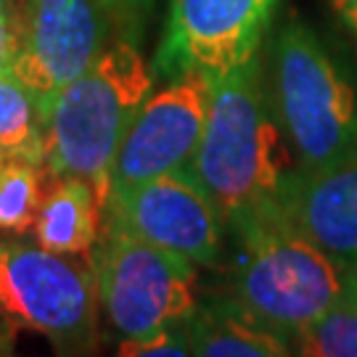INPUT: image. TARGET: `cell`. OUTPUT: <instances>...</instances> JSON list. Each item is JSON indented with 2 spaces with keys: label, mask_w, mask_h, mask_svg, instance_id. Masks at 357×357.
<instances>
[{
  "label": "cell",
  "mask_w": 357,
  "mask_h": 357,
  "mask_svg": "<svg viewBox=\"0 0 357 357\" xmlns=\"http://www.w3.org/2000/svg\"><path fill=\"white\" fill-rule=\"evenodd\" d=\"M236 230L233 302L289 344L344 294V268L270 202L228 220Z\"/></svg>",
  "instance_id": "1"
},
{
  "label": "cell",
  "mask_w": 357,
  "mask_h": 357,
  "mask_svg": "<svg viewBox=\"0 0 357 357\" xmlns=\"http://www.w3.org/2000/svg\"><path fill=\"white\" fill-rule=\"evenodd\" d=\"M191 169L225 222L278 202L291 162L268 116L259 56L209 82L204 135Z\"/></svg>",
  "instance_id": "2"
},
{
  "label": "cell",
  "mask_w": 357,
  "mask_h": 357,
  "mask_svg": "<svg viewBox=\"0 0 357 357\" xmlns=\"http://www.w3.org/2000/svg\"><path fill=\"white\" fill-rule=\"evenodd\" d=\"M151 88V69L135 45L119 40L103 48L101 56L56 96L45 116V172L51 178L85 180L106 209L114 153Z\"/></svg>",
  "instance_id": "3"
},
{
  "label": "cell",
  "mask_w": 357,
  "mask_h": 357,
  "mask_svg": "<svg viewBox=\"0 0 357 357\" xmlns=\"http://www.w3.org/2000/svg\"><path fill=\"white\" fill-rule=\"evenodd\" d=\"M275 93L302 167L357 153V88L302 22H289L275 40Z\"/></svg>",
  "instance_id": "4"
},
{
  "label": "cell",
  "mask_w": 357,
  "mask_h": 357,
  "mask_svg": "<svg viewBox=\"0 0 357 357\" xmlns=\"http://www.w3.org/2000/svg\"><path fill=\"white\" fill-rule=\"evenodd\" d=\"M93 265L98 302L122 339L178 328L196 312L193 262L114 222H103Z\"/></svg>",
  "instance_id": "5"
},
{
  "label": "cell",
  "mask_w": 357,
  "mask_h": 357,
  "mask_svg": "<svg viewBox=\"0 0 357 357\" xmlns=\"http://www.w3.org/2000/svg\"><path fill=\"white\" fill-rule=\"evenodd\" d=\"M0 312L64 352H90L98 339L96 270L40 243L0 241Z\"/></svg>",
  "instance_id": "6"
},
{
  "label": "cell",
  "mask_w": 357,
  "mask_h": 357,
  "mask_svg": "<svg viewBox=\"0 0 357 357\" xmlns=\"http://www.w3.org/2000/svg\"><path fill=\"white\" fill-rule=\"evenodd\" d=\"M283 0H169L156 72L209 82L257 56Z\"/></svg>",
  "instance_id": "7"
},
{
  "label": "cell",
  "mask_w": 357,
  "mask_h": 357,
  "mask_svg": "<svg viewBox=\"0 0 357 357\" xmlns=\"http://www.w3.org/2000/svg\"><path fill=\"white\" fill-rule=\"evenodd\" d=\"M106 19L101 0H26L11 69L43 122L56 96L103 53Z\"/></svg>",
  "instance_id": "8"
},
{
  "label": "cell",
  "mask_w": 357,
  "mask_h": 357,
  "mask_svg": "<svg viewBox=\"0 0 357 357\" xmlns=\"http://www.w3.org/2000/svg\"><path fill=\"white\" fill-rule=\"evenodd\" d=\"M103 222H114L193 265H217L222 255L225 217L191 167L109 196Z\"/></svg>",
  "instance_id": "9"
},
{
  "label": "cell",
  "mask_w": 357,
  "mask_h": 357,
  "mask_svg": "<svg viewBox=\"0 0 357 357\" xmlns=\"http://www.w3.org/2000/svg\"><path fill=\"white\" fill-rule=\"evenodd\" d=\"M206 109L209 79L199 72L172 77L165 90L149 96L114 153L109 196L188 169L204 135Z\"/></svg>",
  "instance_id": "10"
},
{
  "label": "cell",
  "mask_w": 357,
  "mask_h": 357,
  "mask_svg": "<svg viewBox=\"0 0 357 357\" xmlns=\"http://www.w3.org/2000/svg\"><path fill=\"white\" fill-rule=\"evenodd\" d=\"M278 204L342 268L357 265V153L333 165L289 172Z\"/></svg>",
  "instance_id": "11"
},
{
  "label": "cell",
  "mask_w": 357,
  "mask_h": 357,
  "mask_svg": "<svg viewBox=\"0 0 357 357\" xmlns=\"http://www.w3.org/2000/svg\"><path fill=\"white\" fill-rule=\"evenodd\" d=\"M103 212L106 209L85 180L48 175L43 204L32 228L35 241L48 252L77 257L93 265L101 241Z\"/></svg>",
  "instance_id": "12"
},
{
  "label": "cell",
  "mask_w": 357,
  "mask_h": 357,
  "mask_svg": "<svg viewBox=\"0 0 357 357\" xmlns=\"http://www.w3.org/2000/svg\"><path fill=\"white\" fill-rule=\"evenodd\" d=\"M191 355L202 357H281L291 355V344L257 323L236 302H215L185 323Z\"/></svg>",
  "instance_id": "13"
},
{
  "label": "cell",
  "mask_w": 357,
  "mask_h": 357,
  "mask_svg": "<svg viewBox=\"0 0 357 357\" xmlns=\"http://www.w3.org/2000/svg\"><path fill=\"white\" fill-rule=\"evenodd\" d=\"M43 132L45 122L35 98L11 64L0 61V159L43 165Z\"/></svg>",
  "instance_id": "14"
},
{
  "label": "cell",
  "mask_w": 357,
  "mask_h": 357,
  "mask_svg": "<svg viewBox=\"0 0 357 357\" xmlns=\"http://www.w3.org/2000/svg\"><path fill=\"white\" fill-rule=\"evenodd\" d=\"M45 185L43 165L22 159L0 162V233L24 236L35 228Z\"/></svg>",
  "instance_id": "15"
},
{
  "label": "cell",
  "mask_w": 357,
  "mask_h": 357,
  "mask_svg": "<svg viewBox=\"0 0 357 357\" xmlns=\"http://www.w3.org/2000/svg\"><path fill=\"white\" fill-rule=\"evenodd\" d=\"M296 355L357 357V307L344 294L291 342Z\"/></svg>",
  "instance_id": "16"
},
{
  "label": "cell",
  "mask_w": 357,
  "mask_h": 357,
  "mask_svg": "<svg viewBox=\"0 0 357 357\" xmlns=\"http://www.w3.org/2000/svg\"><path fill=\"white\" fill-rule=\"evenodd\" d=\"M119 355H128V357L130 355L132 357L191 355L185 326H178V328H169V331H162V333H153V336H149V339H122Z\"/></svg>",
  "instance_id": "17"
},
{
  "label": "cell",
  "mask_w": 357,
  "mask_h": 357,
  "mask_svg": "<svg viewBox=\"0 0 357 357\" xmlns=\"http://www.w3.org/2000/svg\"><path fill=\"white\" fill-rule=\"evenodd\" d=\"M101 6L106 16L114 19L119 26L141 32L143 19L149 16V8H151V0H101Z\"/></svg>",
  "instance_id": "18"
},
{
  "label": "cell",
  "mask_w": 357,
  "mask_h": 357,
  "mask_svg": "<svg viewBox=\"0 0 357 357\" xmlns=\"http://www.w3.org/2000/svg\"><path fill=\"white\" fill-rule=\"evenodd\" d=\"M331 3V11L336 13V19L342 22L349 38L355 40L357 45V0H328Z\"/></svg>",
  "instance_id": "19"
},
{
  "label": "cell",
  "mask_w": 357,
  "mask_h": 357,
  "mask_svg": "<svg viewBox=\"0 0 357 357\" xmlns=\"http://www.w3.org/2000/svg\"><path fill=\"white\" fill-rule=\"evenodd\" d=\"M344 296L357 307V265L344 268Z\"/></svg>",
  "instance_id": "20"
},
{
  "label": "cell",
  "mask_w": 357,
  "mask_h": 357,
  "mask_svg": "<svg viewBox=\"0 0 357 357\" xmlns=\"http://www.w3.org/2000/svg\"><path fill=\"white\" fill-rule=\"evenodd\" d=\"M0 349H3V347H0Z\"/></svg>",
  "instance_id": "21"
}]
</instances>
